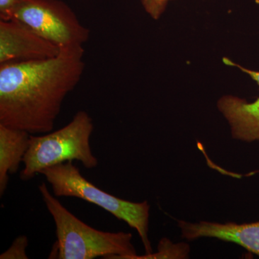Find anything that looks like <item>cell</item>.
<instances>
[{
	"mask_svg": "<svg viewBox=\"0 0 259 259\" xmlns=\"http://www.w3.org/2000/svg\"><path fill=\"white\" fill-rule=\"evenodd\" d=\"M218 108L231 126L233 139L247 143L259 141V97L248 102L226 95L218 100Z\"/></svg>",
	"mask_w": 259,
	"mask_h": 259,
	"instance_id": "ba28073f",
	"label": "cell"
},
{
	"mask_svg": "<svg viewBox=\"0 0 259 259\" xmlns=\"http://www.w3.org/2000/svg\"><path fill=\"white\" fill-rule=\"evenodd\" d=\"M223 61L225 64L228 65V66H236L238 69H241V71H243V72L249 75L250 78H252V79L254 80L255 82L258 83L259 85V71H253V70L245 69V68L243 67V66L236 64V63L233 62V61L230 60V59H226V58H224Z\"/></svg>",
	"mask_w": 259,
	"mask_h": 259,
	"instance_id": "5bb4252c",
	"label": "cell"
},
{
	"mask_svg": "<svg viewBox=\"0 0 259 259\" xmlns=\"http://www.w3.org/2000/svg\"><path fill=\"white\" fill-rule=\"evenodd\" d=\"M38 190L56 226L57 241L49 258L134 259L137 255L131 233L95 229L69 212L49 192L45 182Z\"/></svg>",
	"mask_w": 259,
	"mask_h": 259,
	"instance_id": "7a4b0ae2",
	"label": "cell"
},
{
	"mask_svg": "<svg viewBox=\"0 0 259 259\" xmlns=\"http://www.w3.org/2000/svg\"><path fill=\"white\" fill-rule=\"evenodd\" d=\"M50 184L56 197L83 199L110 212L124 221L139 233L146 251L153 253L148 238L150 204L147 201L133 202L115 197L93 185L81 175L72 161H66L45 168L40 172Z\"/></svg>",
	"mask_w": 259,
	"mask_h": 259,
	"instance_id": "277c9868",
	"label": "cell"
},
{
	"mask_svg": "<svg viewBox=\"0 0 259 259\" xmlns=\"http://www.w3.org/2000/svg\"><path fill=\"white\" fill-rule=\"evenodd\" d=\"M25 0H0V20L13 19L15 10Z\"/></svg>",
	"mask_w": 259,
	"mask_h": 259,
	"instance_id": "4fadbf2b",
	"label": "cell"
},
{
	"mask_svg": "<svg viewBox=\"0 0 259 259\" xmlns=\"http://www.w3.org/2000/svg\"><path fill=\"white\" fill-rule=\"evenodd\" d=\"M83 56V47H64L49 59L0 64V125L31 135L52 131L81 79Z\"/></svg>",
	"mask_w": 259,
	"mask_h": 259,
	"instance_id": "6da1fadb",
	"label": "cell"
},
{
	"mask_svg": "<svg viewBox=\"0 0 259 259\" xmlns=\"http://www.w3.org/2000/svg\"><path fill=\"white\" fill-rule=\"evenodd\" d=\"M93 130V119L88 112L81 110L67 125L57 131L31 135L20 178L26 182L45 168L66 161H78L85 168H95L98 159L90 145Z\"/></svg>",
	"mask_w": 259,
	"mask_h": 259,
	"instance_id": "3957f363",
	"label": "cell"
},
{
	"mask_svg": "<svg viewBox=\"0 0 259 259\" xmlns=\"http://www.w3.org/2000/svg\"><path fill=\"white\" fill-rule=\"evenodd\" d=\"M169 0H141L145 11L153 20H158L164 13Z\"/></svg>",
	"mask_w": 259,
	"mask_h": 259,
	"instance_id": "7c38bea8",
	"label": "cell"
},
{
	"mask_svg": "<svg viewBox=\"0 0 259 259\" xmlns=\"http://www.w3.org/2000/svg\"><path fill=\"white\" fill-rule=\"evenodd\" d=\"M28 245L27 236H20L15 238L8 250L0 255V259H28L26 253Z\"/></svg>",
	"mask_w": 259,
	"mask_h": 259,
	"instance_id": "8fae6325",
	"label": "cell"
},
{
	"mask_svg": "<svg viewBox=\"0 0 259 259\" xmlns=\"http://www.w3.org/2000/svg\"><path fill=\"white\" fill-rule=\"evenodd\" d=\"M177 224L184 239L193 241L204 237L217 238L236 243L259 256V221L237 224L231 222L190 223L178 221Z\"/></svg>",
	"mask_w": 259,
	"mask_h": 259,
	"instance_id": "52a82bcc",
	"label": "cell"
},
{
	"mask_svg": "<svg viewBox=\"0 0 259 259\" xmlns=\"http://www.w3.org/2000/svg\"><path fill=\"white\" fill-rule=\"evenodd\" d=\"M60 48L16 20H0V64L54 57Z\"/></svg>",
	"mask_w": 259,
	"mask_h": 259,
	"instance_id": "8992f818",
	"label": "cell"
},
{
	"mask_svg": "<svg viewBox=\"0 0 259 259\" xmlns=\"http://www.w3.org/2000/svg\"><path fill=\"white\" fill-rule=\"evenodd\" d=\"M31 134L0 125V195L5 194L9 175L18 171L28 151Z\"/></svg>",
	"mask_w": 259,
	"mask_h": 259,
	"instance_id": "9c48e42d",
	"label": "cell"
},
{
	"mask_svg": "<svg viewBox=\"0 0 259 259\" xmlns=\"http://www.w3.org/2000/svg\"><path fill=\"white\" fill-rule=\"evenodd\" d=\"M12 20L27 25L60 49L83 47L90 37V29L61 0H25Z\"/></svg>",
	"mask_w": 259,
	"mask_h": 259,
	"instance_id": "5b68a950",
	"label": "cell"
},
{
	"mask_svg": "<svg viewBox=\"0 0 259 259\" xmlns=\"http://www.w3.org/2000/svg\"><path fill=\"white\" fill-rule=\"evenodd\" d=\"M190 247L186 243L174 244L167 238H162L158 245V251L145 255H136L134 259L186 258L189 257Z\"/></svg>",
	"mask_w": 259,
	"mask_h": 259,
	"instance_id": "30bf717a",
	"label": "cell"
}]
</instances>
